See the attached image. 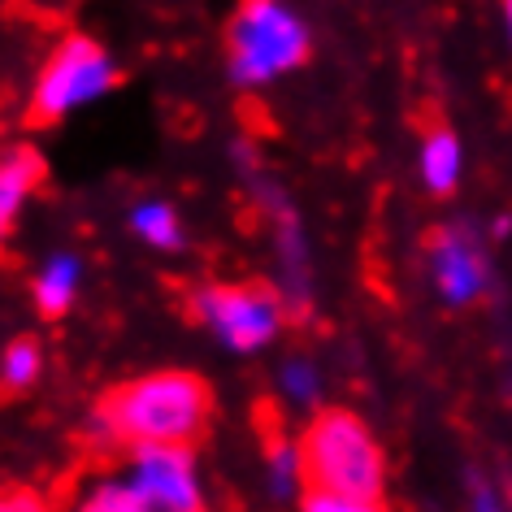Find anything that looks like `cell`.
<instances>
[{
    "instance_id": "16",
    "label": "cell",
    "mask_w": 512,
    "mask_h": 512,
    "mask_svg": "<svg viewBox=\"0 0 512 512\" xmlns=\"http://www.w3.org/2000/svg\"><path fill=\"white\" fill-rule=\"evenodd\" d=\"M300 512H387L374 495H343V491H304Z\"/></svg>"
},
{
    "instance_id": "14",
    "label": "cell",
    "mask_w": 512,
    "mask_h": 512,
    "mask_svg": "<svg viewBox=\"0 0 512 512\" xmlns=\"http://www.w3.org/2000/svg\"><path fill=\"white\" fill-rule=\"evenodd\" d=\"M44 369V348L35 339H14L0 352V387L5 391H31Z\"/></svg>"
},
{
    "instance_id": "8",
    "label": "cell",
    "mask_w": 512,
    "mask_h": 512,
    "mask_svg": "<svg viewBox=\"0 0 512 512\" xmlns=\"http://www.w3.org/2000/svg\"><path fill=\"white\" fill-rule=\"evenodd\" d=\"M44 178V161L35 148H5L0 152V248L9 243L18 213L27 209V200L35 196Z\"/></svg>"
},
{
    "instance_id": "10",
    "label": "cell",
    "mask_w": 512,
    "mask_h": 512,
    "mask_svg": "<svg viewBox=\"0 0 512 512\" xmlns=\"http://www.w3.org/2000/svg\"><path fill=\"white\" fill-rule=\"evenodd\" d=\"M79 287H83V261L74 252H53L31 283L35 309L44 317H66L74 309V300H79Z\"/></svg>"
},
{
    "instance_id": "6",
    "label": "cell",
    "mask_w": 512,
    "mask_h": 512,
    "mask_svg": "<svg viewBox=\"0 0 512 512\" xmlns=\"http://www.w3.org/2000/svg\"><path fill=\"white\" fill-rule=\"evenodd\" d=\"M122 473L144 512H204L191 447H131Z\"/></svg>"
},
{
    "instance_id": "5",
    "label": "cell",
    "mask_w": 512,
    "mask_h": 512,
    "mask_svg": "<svg viewBox=\"0 0 512 512\" xmlns=\"http://www.w3.org/2000/svg\"><path fill=\"white\" fill-rule=\"evenodd\" d=\"M191 317L226 352H261L283 330V296L261 283H204L191 291Z\"/></svg>"
},
{
    "instance_id": "1",
    "label": "cell",
    "mask_w": 512,
    "mask_h": 512,
    "mask_svg": "<svg viewBox=\"0 0 512 512\" xmlns=\"http://www.w3.org/2000/svg\"><path fill=\"white\" fill-rule=\"evenodd\" d=\"M209 413V382L187 369H157L109 391L92 417V434L126 447H191L209 426Z\"/></svg>"
},
{
    "instance_id": "15",
    "label": "cell",
    "mask_w": 512,
    "mask_h": 512,
    "mask_svg": "<svg viewBox=\"0 0 512 512\" xmlns=\"http://www.w3.org/2000/svg\"><path fill=\"white\" fill-rule=\"evenodd\" d=\"M278 391H283L291 404L309 408V404L322 400V374H317L313 361L291 356V361H283V369H278Z\"/></svg>"
},
{
    "instance_id": "11",
    "label": "cell",
    "mask_w": 512,
    "mask_h": 512,
    "mask_svg": "<svg viewBox=\"0 0 512 512\" xmlns=\"http://www.w3.org/2000/svg\"><path fill=\"white\" fill-rule=\"evenodd\" d=\"M131 230H135V239H144L148 248H157V252H178L187 239L183 217H178L170 200H139L131 209Z\"/></svg>"
},
{
    "instance_id": "13",
    "label": "cell",
    "mask_w": 512,
    "mask_h": 512,
    "mask_svg": "<svg viewBox=\"0 0 512 512\" xmlns=\"http://www.w3.org/2000/svg\"><path fill=\"white\" fill-rule=\"evenodd\" d=\"M74 512H144V508H139L126 473H105V478H92L79 491Z\"/></svg>"
},
{
    "instance_id": "20",
    "label": "cell",
    "mask_w": 512,
    "mask_h": 512,
    "mask_svg": "<svg viewBox=\"0 0 512 512\" xmlns=\"http://www.w3.org/2000/svg\"><path fill=\"white\" fill-rule=\"evenodd\" d=\"M504 31H508V44H512V0H504Z\"/></svg>"
},
{
    "instance_id": "3",
    "label": "cell",
    "mask_w": 512,
    "mask_h": 512,
    "mask_svg": "<svg viewBox=\"0 0 512 512\" xmlns=\"http://www.w3.org/2000/svg\"><path fill=\"white\" fill-rule=\"evenodd\" d=\"M304 447V473L313 491H343V495H374L382 499L387 486V456L374 430L356 413L326 408L309 421L300 434Z\"/></svg>"
},
{
    "instance_id": "9",
    "label": "cell",
    "mask_w": 512,
    "mask_h": 512,
    "mask_svg": "<svg viewBox=\"0 0 512 512\" xmlns=\"http://www.w3.org/2000/svg\"><path fill=\"white\" fill-rule=\"evenodd\" d=\"M417 174H421V187H426L430 196H452L460 187V178H465V144H460V135L439 126V131H430L421 139Z\"/></svg>"
},
{
    "instance_id": "4",
    "label": "cell",
    "mask_w": 512,
    "mask_h": 512,
    "mask_svg": "<svg viewBox=\"0 0 512 512\" xmlns=\"http://www.w3.org/2000/svg\"><path fill=\"white\" fill-rule=\"evenodd\" d=\"M118 87V61L92 35H66L35 74L31 87V118L61 122L96 100H105Z\"/></svg>"
},
{
    "instance_id": "17",
    "label": "cell",
    "mask_w": 512,
    "mask_h": 512,
    "mask_svg": "<svg viewBox=\"0 0 512 512\" xmlns=\"http://www.w3.org/2000/svg\"><path fill=\"white\" fill-rule=\"evenodd\" d=\"M469 512H512V508L486 478H473L469 482Z\"/></svg>"
},
{
    "instance_id": "19",
    "label": "cell",
    "mask_w": 512,
    "mask_h": 512,
    "mask_svg": "<svg viewBox=\"0 0 512 512\" xmlns=\"http://www.w3.org/2000/svg\"><path fill=\"white\" fill-rule=\"evenodd\" d=\"M491 235H495V239H504V235H512V217H495Z\"/></svg>"
},
{
    "instance_id": "12",
    "label": "cell",
    "mask_w": 512,
    "mask_h": 512,
    "mask_svg": "<svg viewBox=\"0 0 512 512\" xmlns=\"http://www.w3.org/2000/svg\"><path fill=\"white\" fill-rule=\"evenodd\" d=\"M265 469H270L274 495H296L300 486H309L300 439H287V434H270V439H265Z\"/></svg>"
},
{
    "instance_id": "18",
    "label": "cell",
    "mask_w": 512,
    "mask_h": 512,
    "mask_svg": "<svg viewBox=\"0 0 512 512\" xmlns=\"http://www.w3.org/2000/svg\"><path fill=\"white\" fill-rule=\"evenodd\" d=\"M0 512H48V504L31 491H0Z\"/></svg>"
},
{
    "instance_id": "2",
    "label": "cell",
    "mask_w": 512,
    "mask_h": 512,
    "mask_svg": "<svg viewBox=\"0 0 512 512\" xmlns=\"http://www.w3.org/2000/svg\"><path fill=\"white\" fill-rule=\"evenodd\" d=\"M309 53V22L287 0H239L226 22V70L248 92L296 74Z\"/></svg>"
},
{
    "instance_id": "7",
    "label": "cell",
    "mask_w": 512,
    "mask_h": 512,
    "mask_svg": "<svg viewBox=\"0 0 512 512\" xmlns=\"http://www.w3.org/2000/svg\"><path fill=\"white\" fill-rule=\"evenodd\" d=\"M430 287L447 309H469L491 291V256L473 226H439L426 248Z\"/></svg>"
}]
</instances>
